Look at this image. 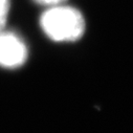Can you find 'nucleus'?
Wrapping results in <instances>:
<instances>
[{"mask_svg": "<svg viewBox=\"0 0 133 133\" xmlns=\"http://www.w3.org/2000/svg\"><path fill=\"white\" fill-rule=\"evenodd\" d=\"M36 2L38 3H41V4H45V5H57V4H60L61 2H63L64 0H35Z\"/></svg>", "mask_w": 133, "mask_h": 133, "instance_id": "4", "label": "nucleus"}, {"mask_svg": "<svg viewBox=\"0 0 133 133\" xmlns=\"http://www.w3.org/2000/svg\"><path fill=\"white\" fill-rule=\"evenodd\" d=\"M10 11V0H0V31L5 26Z\"/></svg>", "mask_w": 133, "mask_h": 133, "instance_id": "3", "label": "nucleus"}, {"mask_svg": "<svg viewBox=\"0 0 133 133\" xmlns=\"http://www.w3.org/2000/svg\"><path fill=\"white\" fill-rule=\"evenodd\" d=\"M40 24L46 36L57 42L77 41L85 31V20L81 12L60 4L45 11L40 18Z\"/></svg>", "mask_w": 133, "mask_h": 133, "instance_id": "1", "label": "nucleus"}, {"mask_svg": "<svg viewBox=\"0 0 133 133\" xmlns=\"http://www.w3.org/2000/svg\"><path fill=\"white\" fill-rule=\"evenodd\" d=\"M27 59V47L14 32L0 31V66L17 68Z\"/></svg>", "mask_w": 133, "mask_h": 133, "instance_id": "2", "label": "nucleus"}]
</instances>
